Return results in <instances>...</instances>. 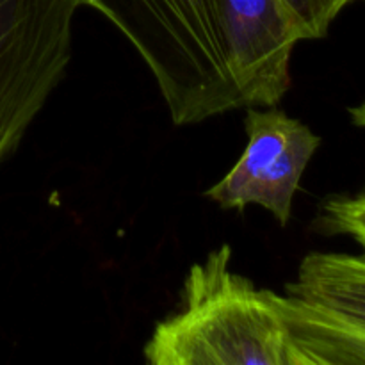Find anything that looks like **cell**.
<instances>
[{
	"label": "cell",
	"mask_w": 365,
	"mask_h": 365,
	"mask_svg": "<svg viewBox=\"0 0 365 365\" xmlns=\"http://www.w3.org/2000/svg\"><path fill=\"white\" fill-rule=\"evenodd\" d=\"M248 145L230 171L205 192L223 209L260 205L282 227L289 223L303 173L321 146L305 123L274 107H248Z\"/></svg>",
	"instance_id": "cell-5"
},
{
	"label": "cell",
	"mask_w": 365,
	"mask_h": 365,
	"mask_svg": "<svg viewBox=\"0 0 365 365\" xmlns=\"http://www.w3.org/2000/svg\"><path fill=\"white\" fill-rule=\"evenodd\" d=\"M349 116H351V121L355 127L365 128V100L360 102L359 106L349 107Z\"/></svg>",
	"instance_id": "cell-9"
},
{
	"label": "cell",
	"mask_w": 365,
	"mask_h": 365,
	"mask_svg": "<svg viewBox=\"0 0 365 365\" xmlns=\"http://www.w3.org/2000/svg\"><path fill=\"white\" fill-rule=\"evenodd\" d=\"M82 0H0V166L63 81Z\"/></svg>",
	"instance_id": "cell-3"
},
{
	"label": "cell",
	"mask_w": 365,
	"mask_h": 365,
	"mask_svg": "<svg viewBox=\"0 0 365 365\" xmlns=\"http://www.w3.org/2000/svg\"><path fill=\"white\" fill-rule=\"evenodd\" d=\"M228 245L189 269L182 307L146 342L152 365H302L282 294L230 269Z\"/></svg>",
	"instance_id": "cell-1"
},
{
	"label": "cell",
	"mask_w": 365,
	"mask_h": 365,
	"mask_svg": "<svg viewBox=\"0 0 365 365\" xmlns=\"http://www.w3.org/2000/svg\"><path fill=\"white\" fill-rule=\"evenodd\" d=\"M355 0H282L303 41L321 39L328 34L335 18Z\"/></svg>",
	"instance_id": "cell-8"
},
{
	"label": "cell",
	"mask_w": 365,
	"mask_h": 365,
	"mask_svg": "<svg viewBox=\"0 0 365 365\" xmlns=\"http://www.w3.org/2000/svg\"><path fill=\"white\" fill-rule=\"evenodd\" d=\"M134 45L177 125L242 109L214 0H82Z\"/></svg>",
	"instance_id": "cell-2"
},
{
	"label": "cell",
	"mask_w": 365,
	"mask_h": 365,
	"mask_svg": "<svg viewBox=\"0 0 365 365\" xmlns=\"http://www.w3.org/2000/svg\"><path fill=\"white\" fill-rule=\"evenodd\" d=\"M302 365L365 364V253H310L282 296Z\"/></svg>",
	"instance_id": "cell-4"
},
{
	"label": "cell",
	"mask_w": 365,
	"mask_h": 365,
	"mask_svg": "<svg viewBox=\"0 0 365 365\" xmlns=\"http://www.w3.org/2000/svg\"><path fill=\"white\" fill-rule=\"evenodd\" d=\"M225 56L242 107H274L291 88V57L303 41L282 0H214Z\"/></svg>",
	"instance_id": "cell-6"
},
{
	"label": "cell",
	"mask_w": 365,
	"mask_h": 365,
	"mask_svg": "<svg viewBox=\"0 0 365 365\" xmlns=\"http://www.w3.org/2000/svg\"><path fill=\"white\" fill-rule=\"evenodd\" d=\"M316 230L327 235H346L365 252V187L355 195L328 198L321 205Z\"/></svg>",
	"instance_id": "cell-7"
}]
</instances>
